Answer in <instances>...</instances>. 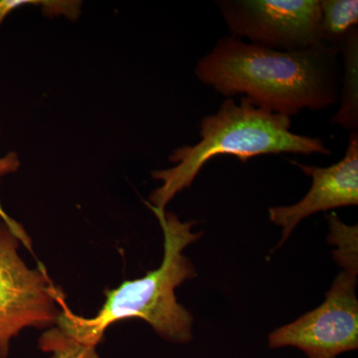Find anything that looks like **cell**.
Listing matches in <instances>:
<instances>
[{
	"instance_id": "7a4b0ae2",
	"label": "cell",
	"mask_w": 358,
	"mask_h": 358,
	"mask_svg": "<svg viewBox=\"0 0 358 358\" xmlns=\"http://www.w3.org/2000/svg\"><path fill=\"white\" fill-rule=\"evenodd\" d=\"M147 205L159 219L164 232L162 265L143 277L107 289L105 303L95 317H80L66 305L54 329L70 343L87 350H96L108 327L134 317L145 320L155 333L171 343L192 341L194 319L178 303L176 289L186 280L196 277V270L183 250L200 239L203 232H192L196 221L181 222L176 214Z\"/></svg>"
},
{
	"instance_id": "8992f818",
	"label": "cell",
	"mask_w": 358,
	"mask_h": 358,
	"mask_svg": "<svg viewBox=\"0 0 358 358\" xmlns=\"http://www.w3.org/2000/svg\"><path fill=\"white\" fill-rule=\"evenodd\" d=\"M358 272L341 271L324 303L298 320L275 329L268 348L293 346L308 358H336L358 348Z\"/></svg>"
},
{
	"instance_id": "6da1fadb",
	"label": "cell",
	"mask_w": 358,
	"mask_h": 358,
	"mask_svg": "<svg viewBox=\"0 0 358 358\" xmlns=\"http://www.w3.org/2000/svg\"><path fill=\"white\" fill-rule=\"evenodd\" d=\"M338 52L326 44L280 51L224 36L195 74L221 95H244L256 107L291 117L338 102Z\"/></svg>"
},
{
	"instance_id": "4fadbf2b",
	"label": "cell",
	"mask_w": 358,
	"mask_h": 358,
	"mask_svg": "<svg viewBox=\"0 0 358 358\" xmlns=\"http://www.w3.org/2000/svg\"><path fill=\"white\" fill-rule=\"evenodd\" d=\"M53 353L52 358H84L81 353L67 346H59L51 350Z\"/></svg>"
},
{
	"instance_id": "ba28073f",
	"label": "cell",
	"mask_w": 358,
	"mask_h": 358,
	"mask_svg": "<svg viewBox=\"0 0 358 358\" xmlns=\"http://www.w3.org/2000/svg\"><path fill=\"white\" fill-rule=\"evenodd\" d=\"M345 75L341 108L333 119L334 124L357 131L358 127V31L353 28L341 45Z\"/></svg>"
},
{
	"instance_id": "30bf717a",
	"label": "cell",
	"mask_w": 358,
	"mask_h": 358,
	"mask_svg": "<svg viewBox=\"0 0 358 358\" xmlns=\"http://www.w3.org/2000/svg\"><path fill=\"white\" fill-rule=\"evenodd\" d=\"M329 224V242L338 246L334 259L345 271L358 272L357 226L345 225L336 213L327 216Z\"/></svg>"
},
{
	"instance_id": "8fae6325",
	"label": "cell",
	"mask_w": 358,
	"mask_h": 358,
	"mask_svg": "<svg viewBox=\"0 0 358 358\" xmlns=\"http://www.w3.org/2000/svg\"><path fill=\"white\" fill-rule=\"evenodd\" d=\"M48 3V0H0V26L14 9L23 6H40L42 8Z\"/></svg>"
},
{
	"instance_id": "7c38bea8",
	"label": "cell",
	"mask_w": 358,
	"mask_h": 358,
	"mask_svg": "<svg viewBox=\"0 0 358 358\" xmlns=\"http://www.w3.org/2000/svg\"><path fill=\"white\" fill-rule=\"evenodd\" d=\"M0 134H1V126H0ZM20 159L17 152H10L0 157V178L7 174L14 173L20 169Z\"/></svg>"
},
{
	"instance_id": "52a82bcc",
	"label": "cell",
	"mask_w": 358,
	"mask_h": 358,
	"mask_svg": "<svg viewBox=\"0 0 358 358\" xmlns=\"http://www.w3.org/2000/svg\"><path fill=\"white\" fill-rule=\"evenodd\" d=\"M291 164L313 179L306 196L298 203L289 206L271 207V222L282 227L279 247L286 241L301 220L320 211L358 204V136L352 131L345 157L329 167L307 166L301 162Z\"/></svg>"
},
{
	"instance_id": "5b68a950",
	"label": "cell",
	"mask_w": 358,
	"mask_h": 358,
	"mask_svg": "<svg viewBox=\"0 0 358 358\" xmlns=\"http://www.w3.org/2000/svg\"><path fill=\"white\" fill-rule=\"evenodd\" d=\"M231 36L280 51L322 45L320 0H221Z\"/></svg>"
},
{
	"instance_id": "3957f363",
	"label": "cell",
	"mask_w": 358,
	"mask_h": 358,
	"mask_svg": "<svg viewBox=\"0 0 358 358\" xmlns=\"http://www.w3.org/2000/svg\"><path fill=\"white\" fill-rule=\"evenodd\" d=\"M291 126V117L256 107L245 96L239 103L224 101L215 114L201 120L196 145L176 148L169 157L174 166L152 171V178L162 181V186L150 195L148 204L166 210L179 192L192 186L202 167L220 155L247 162L267 155H331L324 141L294 134Z\"/></svg>"
},
{
	"instance_id": "277c9868",
	"label": "cell",
	"mask_w": 358,
	"mask_h": 358,
	"mask_svg": "<svg viewBox=\"0 0 358 358\" xmlns=\"http://www.w3.org/2000/svg\"><path fill=\"white\" fill-rule=\"evenodd\" d=\"M0 358L26 327L48 329L66 306L65 294L44 266L30 268L20 255V243L31 244L22 226L0 206Z\"/></svg>"
},
{
	"instance_id": "9c48e42d",
	"label": "cell",
	"mask_w": 358,
	"mask_h": 358,
	"mask_svg": "<svg viewBox=\"0 0 358 358\" xmlns=\"http://www.w3.org/2000/svg\"><path fill=\"white\" fill-rule=\"evenodd\" d=\"M322 43L341 48L358 23L357 0H320Z\"/></svg>"
}]
</instances>
